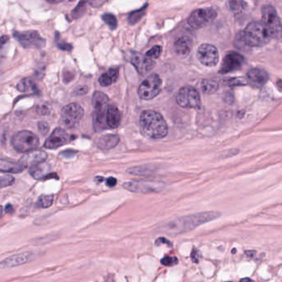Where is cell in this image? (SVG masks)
<instances>
[{
  "label": "cell",
  "instance_id": "obj_31",
  "mask_svg": "<svg viewBox=\"0 0 282 282\" xmlns=\"http://www.w3.org/2000/svg\"><path fill=\"white\" fill-rule=\"evenodd\" d=\"M102 19L104 20V23H105L109 29H115L118 26V22H117V19H116L115 16H113V15H110V14H106V15H103Z\"/></svg>",
  "mask_w": 282,
  "mask_h": 282
},
{
  "label": "cell",
  "instance_id": "obj_26",
  "mask_svg": "<svg viewBox=\"0 0 282 282\" xmlns=\"http://www.w3.org/2000/svg\"><path fill=\"white\" fill-rule=\"evenodd\" d=\"M17 88L20 92L24 93H38V89L35 84L29 80V79H24L17 85Z\"/></svg>",
  "mask_w": 282,
  "mask_h": 282
},
{
  "label": "cell",
  "instance_id": "obj_37",
  "mask_svg": "<svg viewBox=\"0 0 282 282\" xmlns=\"http://www.w3.org/2000/svg\"><path fill=\"white\" fill-rule=\"evenodd\" d=\"M162 264L164 266H174L178 262V259L176 256H165L164 258L162 259Z\"/></svg>",
  "mask_w": 282,
  "mask_h": 282
},
{
  "label": "cell",
  "instance_id": "obj_16",
  "mask_svg": "<svg viewBox=\"0 0 282 282\" xmlns=\"http://www.w3.org/2000/svg\"><path fill=\"white\" fill-rule=\"evenodd\" d=\"M130 62L135 66L137 72L141 75H145L150 72L156 64L154 60L149 59L145 55L143 56L140 53L132 54L130 58Z\"/></svg>",
  "mask_w": 282,
  "mask_h": 282
},
{
  "label": "cell",
  "instance_id": "obj_19",
  "mask_svg": "<svg viewBox=\"0 0 282 282\" xmlns=\"http://www.w3.org/2000/svg\"><path fill=\"white\" fill-rule=\"evenodd\" d=\"M250 84L254 87L261 88L263 86L269 79L267 72L262 69L254 68L250 70L247 74Z\"/></svg>",
  "mask_w": 282,
  "mask_h": 282
},
{
  "label": "cell",
  "instance_id": "obj_34",
  "mask_svg": "<svg viewBox=\"0 0 282 282\" xmlns=\"http://www.w3.org/2000/svg\"><path fill=\"white\" fill-rule=\"evenodd\" d=\"M85 0H82V1L76 6L75 10L72 11V16H73L74 19H77V18L81 16V15L84 14L85 10Z\"/></svg>",
  "mask_w": 282,
  "mask_h": 282
},
{
  "label": "cell",
  "instance_id": "obj_17",
  "mask_svg": "<svg viewBox=\"0 0 282 282\" xmlns=\"http://www.w3.org/2000/svg\"><path fill=\"white\" fill-rule=\"evenodd\" d=\"M33 252H24L21 253L15 254L13 256H9L5 260L0 261V269H6V268L15 267V266H21L23 264L27 263L32 261L33 258Z\"/></svg>",
  "mask_w": 282,
  "mask_h": 282
},
{
  "label": "cell",
  "instance_id": "obj_21",
  "mask_svg": "<svg viewBox=\"0 0 282 282\" xmlns=\"http://www.w3.org/2000/svg\"><path fill=\"white\" fill-rule=\"evenodd\" d=\"M192 46H193V42L190 37L181 36L180 38H177V41L175 42V52H177V54L179 56L186 57L187 55L190 54V52H191Z\"/></svg>",
  "mask_w": 282,
  "mask_h": 282
},
{
  "label": "cell",
  "instance_id": "obj_44",
  "mask_svg": "<svg viewBox=\"0 0 282 282\" xmlns=\"http://www.w3.org/2000/svg\"><path fill=\"white\" fill-rule=\"evenodd\" d=\"M8 41H9V37L8 36H2L0 38V49L8 43Z\"/></svg>",
  "mask_w": 282,
  "mask_h": 282
},
{
  "label": "cell",
  "instance_id": "obj_5",
  "mask_svg": "<svg viewBox=\"0 0 282 282\" xmlns=\"http://www.w3.org/2000/svg\"><path fill=\"white\" fill-rule=\"evenodd\" d=\"M12 145L17 152L26 153L39 146V138L33 132L24 130L13 136Z\"/></svg>",
  "mask_w": 282,
  "mask_h": 282
},
{
  "label": "cell",
  "instance_id": "obj_2",
  "mask_svg": "<svg viewBox=\"0 0 282 282\" xmlns=\"http://www.w3.org/2000/svg\"><path fill=\"white\" fill-rule=\"evenodd\" d=\"M219 216H220V214L215 211L199 213V214L183 217L175 221L171 222L167 225L165 226L163 228H164V231L167 233L178 234V233L192 230L203 223L214 220Z\"/></svg>",
  "mask_w": 282,
  "mask_h": 282
},
{
  "label": "cell",
  "instance_id": "obj_35",
  "mask_svg": "<svg viewBox=\"0 0 282 282\" xmlns=\"http://www.w3.org/2000/svg\"><path fill=\"white\" fill-rule=\"evenodd\" d=\"M228 85L230 86H238V85H247V80H245L243 78H233L227 80Z\"/></svg>",
  "mask_w": 282,
  "mask_h": 282
},
{
  "label": "cell",
  "instance_id": "obj_43",
  "mask_svg": "<svg viewBox=\"0 0 282 282\" xmlns=\"http://www.w3.org/2000/svg\"><path fill=\"white\" fill-rule=\"evenodd\" d=\"M60 49L64 50V51H71L72 49V46L68 44V43H61L58 45Z\"/></svg>",
  "mask_w": 282,
  "mask_h": 282
},
{
  "label": "cell",
  "instance_id": "obj_48",
  "mask_svg": "<svg viewBox=\"0 0 282 282\" xmlns=\"http://www.w3.org/2000/svg\"><path fill=\"white\" fill-rule=\"evenodd\" d=\"M95 180H96L97 181H99H99H103V180H104V179L102 178V177H96V179H95Z\"/></svg>",
  "mask_w": 282,
  "mask_h": 282
},
{
  "label": "cell",
  "instance_id": "obj_45",
  "mask_svg": "<svg viewBox=\"0 0 282 282\" xmlns=\"http://www.w3.org/2000/svg\"><path fill=\"white\" fill-rule=\"evenodd\" d=\"M38 112H39L40 114H47L49 111H48L47 107H46V106H42L40 108V111L38 110Z\"/></svg>",
  "mask_w": 282,
  "mask_h": 282
},
{
  "label": "cell",
  "instance_id": "obj_49",
  "mask_svg": "<svg viewBox=\"0 0 282 282\" xmlns=\"http://www.w3.org/2000/svg\"><path fill=\"white\" fill-rule=\"evenodd\" d=\"M242 281H243V280H249V281H251V279H249V278H244V279H242Z\"/></svg>",
  "mask_w": 282,
  "mask_h": 282
},
{
  "label": "cell",
  "instance_id": "obj_25",
  "mask_svg": "<svg viewBox=\"0 0 282 282\" xmlns=\"http://www.w3.org/2000/svg\"><path fill=\"white\" fill-rule=\"evenodd\" d=\"M118 75H119V70L118 67L110 68L99 77V84L104 87L113 85V83L116 82V80H118Z\"/></svg>",
  "mask_w": 282,
  "mask_h": 282
},
{
  "label": "cell",
  "instance_id": "obj_24",
  "mask_svg": "<svg viewBox=\"0 0 282 282\" xmlns=\"http://www.w3.org/2000/svg\"><path fill=\"white\" fill-rule=\"evenodd\" d=\"M50 171H51V166L48 163L43 162V163L32 166L29 170V173L36 180H41V179L47 177Z\"/></svg>",
  "mask_w": 282,
  "mask_h": 282
},
{
  "label": "cell",
  "instance_id": "obj_30",
  "mask_svg": "<svg viewBox=\"0 0 282 282\" xmlns=\"http://www.w3.org/2000/svg\"><path fill=\"white\" fill-rule=\"evenodd\" d=\"M54 200V196L53 195H41L38 200V205L39 207L47 209L52 206Z\"/></svg>",
  "mask_w": 282,
  "mask_h": 282
},
{
  "label": "cell",
  "instance_id": "obj_18",
  "mask_svg": "<svg viewBox=\"0 0 282 282\" xmlns=\"http://www.w3.org/2000/svg\"><path fill=\"white\" fill-rule=\"evenodd\" d=\"M47 153L44 151L33 150L24 154V157L21 158L20 163L24 165V167H32L38 163L46 162L47 159Z\"/></svg>",
  "mask_w": 282,
  "mask_h": 282
},
{
  "label": "cell",
  "instance_id": "obj_27",
  "mask_svg": "<svg viewBox=\"0 0 282 282\" xmlns=\"http://www.w3.org/2000/svg\"><path fill=\"white\" fill-rule=\"evenodd\" d=\"M228 7L235 15H239L247 9V4L244 0H228Z\"/></svg>",
  "mask_w": 282,
  "mask_h": 282
},
{
  "label": "cell",
  "instance_id": "obj_4",
  "mask_svg": "<svg viewBox=\"0 0 282 282\" xmlns=\"http://www.w3.org/2000/svg\"><path fill=\"white\" fill-rule=\"evenodd\" d=\"M108 98L102 92L97 91L94 93L92 99L94 107V125L96 131L108 128L105 122L106 110L108 105Z\"/></svg>",
  "mask_w": 282,
  "mask_h": 282
},
{
  "label": "cell",
  "instance_id": "obj_23",
  "mask_svg": "<svg viewBox=\"0 0 282 282\" xmlns=\"http://www.w3.org/2000/svg\"><path fill=\"white\" fill-rule=\"evenodd\" d=\"M25 169H26V167L21 163H15L13 161L6 160V159H0V172L17 174V173L24 172Z\"/></svg>",
  "mask_w": 282,
  "mask_h": 282
},
{
  "label": "cell",
  "instance_id": "obj_13",
  "mask_svg": "<svg viewBox=\"0 0 282 282\" xmlns=\"http://www.w3.org/2000/svg\"><path fill=\"white\" fill-rule=\"evenodd\" d=\"M197 58L204 66L213 67L216 66L219 61V51L214 45L205 43L199 47Z\"/></svg>",
  "mask_w": 282,
  "mask_h": 282
},
{
  "label": "cell",
  "instance_id": "obj_51",
  "mask_svg": "<svg viewBox=\"0 0 282 282\" xmlns=\"http://www.w3.org/2000/svg\"><path fill=\"white\" fill-rule=\"evenodd\" d=\"M69 1H71V2H73V1H75V0H69Z\"/></svg>",
  "mask_w": 282,
  "mask_h": 282
},
{
  "label": "cell",
  "instance_id": "obj_42",
  "mask_svg": "<svg viewBox=\"0 0 282 282\" xmlns=\"http://www.w3.org/2000/svg\"><path fill=\"white\" fill-rule=\"evenodd\" d=\"M106 184H107V186H108V187H113V186H115L116 184H117V180H116L115 178H113V177H109V178L107 179Z\"/></svg>",
  "mask_w": 282,
  "mask_h": 282
},
{
  "label": "cell",
  "instance_id": "obj_8",
  "mask_svg": "<svg viewBox=\"0 0 282 282\" xmlns=\"http://www.w3.org/2000/svg\"><path fill=\"white\" fill-rule=\"evenodd\" d=\"M177 102L179 105L186 108H197L201 105L199 92L191 86H185L179 90Z\"/></svg>",
  "mask_w": 282,
  "mask_h": 282
},
{
  "label": "cell",
  "instance_id": "obj_20",
  "mask_svg": "<svg viewBox=\"0 0 282 282\" xmlns=\"http://www.w3.org/2000/svg\"><path fill=\"white\" fill-rule=\"evenodd\" d=\"M121 122V113L114 104H108L106 110L105 122L108 128H116Z\"/></svg>",
  "mask_w": 282,
  "mask_h": 282
},
{
  "label": "cell",
  "instance_id": "obj_50",
  "mask_svg": "<svg viewBox=\"0 0 282 282\" xmlns=\"http://www.w3.org/2000/svg\"><path fill=\"white\" fill-rule=\"evenodd\" d=\"M3 214V208L0 206V217L2 216Z\"/></svg>",
  "mask_w": 282,
  "mask_h": 282
},
{
  "label": "cell",
  "instance_id": "obj_11",
  "mask_svg": "<svg viewBox=\"0 0 282 282\" xmlns=\"http://www.w3.org/2000/svg\"><path fill=\"white\" fill-rule=\"evenodd\" d=\"M14 37L25 48H43L46 45L44 38L36 31L15 32Z\"/></svg>",
  "mask_w": 282,
  "mask_h": 282
},
{
  "label": "cell",
  "instance_id": "obj_41",
  "mask_svg": "<svg viewBox=\"0 0 282 282\" xmlns=\"http://www.w3.org/2000/svg\"><path fill=\"white\" fill-rule=\"evenodd\" d=\"M223 99L228 104H232L234 101V98H233L232 93H226L225 95L223 97Z\"/></svg>",
  "mask_w": 282,
  "mask_h": 282
},
{
  "label": "cell",
  "instance_id": "obj_28",
  "mask_svg": "<svg viewBox=\"0 0 282 282\" xmlns=\"http://www.w3.org/2000/svg\"><path fill=\"white\" fill-rule=\"evenodd\" d=\"M156 168L153 166H141V167H135L127 170V173L132 175H137V176H144V175L152 174L155 172Z\"/></svg>",
  "mask_w": 282,
  "mask_h": 282
},
{
  "label": "cell",
  "instance_id": "obj_22",
  "mask_svg": "<svg viewBox=\"0 0 282 282\" xmlns=\"http://www.w3.org/2000/svg\"><path fill=\"white\" fill-rule=\"evenodd\" d=\"M119 143V136L115 134H107L97 140V147L101 150H110Z\"/></svg>",
  "mask_w": 282,
  "mask_h": 282
},
{
  "label": "cell",
  "instance_id": "obj_39",
  "mask_svg": "<svg viewBox=\"0 0 282 282\" xmlns=\"http://www.w3.org/2000/svg\"><path fill=\"white\" fill-rule=\"evenodd\" d=\"M200 257H201V254L198 251V250L195 249L191 254V258H192V261L195 263H198L199 261H200Z\"/></svg>",
  "mask_w": 282,
  "mask_h": 282
},
{
  "label": "cell",
  "instance_id": "obj_46",
  "mask_svg": "<svg viewBox=\"0 0 282 282\" xmlns=\"http://www.w3.org/2000/svg\"><path fill=\"white\" fill-rule=\"evenodd\" d=\"M5 211L7 212V213H13V212H14V208H13L12 205H8L7 206H6Z\"/></svg>",
  "mask_w": 282,
  "mask_h": 282
},
{
  "label": "cell",
  "instance_id": "obj_36",
  "mask_svg": "<svg viewBox=\"0 0 282 282\" xmlns=\"http://www.w3.org/2000/svg\"><path fill=\"white\" fill-rule=\"evenodd\" d=\"M15 179L13 177H3L0 178V188H5L12 186L15 183Z\"/></svg>",
  "mask_w": 282,
  "mask_h": 282
},
{
  "label": "cell",
  "instance_id": "obj_15",
  "mask_svg": "<svg viewBox=\"0 0 282 282\" xmlns=\"http://www.w3.org/2000/svg\"><path fill=\"white\" fill-rule=\"evenodd\" d=\"M70 139L71 136L66 131L61 127H57L47 139V141L45 142L44 148L47 149H57L66 145L70 141Z\"/></svg>",
  "mask_w": 282,
  "mask_h": 282
},
{
  "label": "cell",
  "instance_id": "obj_29",
  "mask_svg": "<svg viewBox=\"0 0 282 282\" xmlns=\"http://www.w3.org/2000/svg\"><path fill=\"white\" fill-rule=\"evenodd\" d=\"M201 89L202 91L206 94H212L215 93V92L219 89V84L216 82L215 80H202L201 83Z\"/></svg>",
  "mask_w": 282,
  "mask_h": 282
},
{
  "label": "cell",
  "instance_id": "obj_40",
  "mask_svg": "<svg viewBox=\"0 0 282 282\" xmlns=\"http://www.w3.org/2000/svg\"><path fill=\"white\" fill-rule=\"evenodd\" d=\"M88 91H89V89L86 86H80V87H78L77 89H75V94H76V95H83V94H86Z\"/></svg>",
  "mask_w": 282,
  "mask_h": 282
},
{
  "label": "cell",
  "instance_id": "obj_1",
  "mask_svg": "<svg viewBox=\"0 0 282 282\" xmlns=\"http://www.w3.org/2000/svg\"><path fill=\"white\" fill-rule=\"evenodd\" d=\"M143 135L152 139L163 138L168 134V126L163 115L153 110H145L140 116Z\"/></svg>",
  "mask_w": 282,
  "mask_h": 282
},
{
  "label": "cell",
  "instance_id": "obj_47",
  "mask_svg": "<svg viewBox=\"0 0 282 282\" xmlns=\"http://www.w3.org/2000/svg\"><path fill=\"white\" fill-rule=\"evenodd\" d=\"M47 2L51 3V4H58L63 1V0H47Z\"/></svg>",
  "mask_w": 282,
  "mask_h": 282
},
{
  "label": "cell",
  "instance_id": "obj_12",
  "mask_svg": "<svg viewBox=\"0 0 282 282\" xmlns=\"http://www.w3.org/2000/svg\"><path fill=\"white\" fill-rule=\"evenodd\" d=\"M84 116V109L78 104H68L61 110V120L67 127H74Z\"/></svg>",
  "mask_w": 282,
  "mask_h": 282
},
{
  "label": "cell",
  "instance_id": "obj_14",
  "mask_svg": "<svg viewBox=\"0 0 282 282\" xmlns=\"http://www.w3.org/2000/svg\"><path fill=\"white\" fill-rule=\"evenodd\" d=\"M245 58L238 52H230L226 55L222 63L221 68L219 72L221 74H227L238 71L244 63Z\"/></svg>",
  "mask_w": 282,
  "mask_h": 282
},
{
  "label": "cell",
  "instance_id": "obj_6",
  "mask_svg": "<svg viewBox=\"0 0 282 282\" xmlns=\"http://www.w3.org/2000/svg\"><path fill=\"white\" fill-rule=\"evenodd\" d=\"M163 86V80L157 74H152L144 80L138 88V95L144 100H150L158 96Z\"/></svg>",
  "mask_w": 282,
  "mask_h": 282
},
{
  "label": "cell",
  "instance_id": "obj_10",
  "mask_svg": "<svg viewBox=\"0 0 282 282\" xmlns=\"http://www.w3.org/2000/svg\"><path fill=\"white\" fill-rule=\"evenodd\" d=\"M123 188L135 193L149 194L159 192L164 188L162 181H130L123 185Z\"/></svg>",
  "mask_w": 282,
  "mask_h": 282
},
{
  "label": "cell",
  "instance_id": "obj_7",
  "mask_svg": "<svg viewBox=\"0 0 282 282\" xmlns=\"http://www.w3.org/2000/svg\"><path fill=\"white\" fill-rule=\"evenodd\" d=\"M261 22L270 31L272 38H280L281 35V23L276 10L270 5H266L261 10Z\"/></svg>",
  "mask_w": 282,
  "mask_h": 282
},
{
  "label": "cell",
  "instance_id": "obj_33",
  "mask_svg": "<svg viewBox=\"0 0 282 282\" xmlns=\"http://www.w3.org/2000/svg\"><path fill=\"white\" fill-rule=\"evenodd\" d=\"M162 52H163L162 47L161 46H155L152 49L149 50V52L145 54V56L149 59H158V57H160L161 54H162Z\"/></svg>",
  "mask_w": 282,
  "mask_h": 282
},
{
  "label": "cell",
  "instance_id": "obj_9",
  "mask_svg": "<svg viewBox=\"0 0 282 282\" xmlns=\"http://www.w3.org/2000/svg\"><path fill=\"white\" fill-rule=\"evenodd\" d=\"M217 16V13L214 9H199L194 11L189 17L188 24L194 29H200L207 26Z\"/></svg>",
  "mask_w": 282,
  "mask_h": 282
},
{
  "label": "cell",
  "instance_id": "obj_38",
  "mask_svg": "<svg viewBox=\"0 0 282 282\" xmlns=\"http://www.w3.org/2000/svg\"><path fill=\"white\" fill-rule=\"evenodd\" d=\"M38 127L39 132L43 134V136L47 135V132H49V124L47 122H45V121H41V122H38Z\"/></svg>",
  "mask_w": 282,
  "mask_h": 282
},
{
  "label": "cell",
  "instance_id": "obj_3",
  "mask_svg": "<svg viewBox=\"0 0 282 282\" xmlns=\"http://www.w3.org/2000/svg\"><path fill=\"white\" fill-rule=\"evenodd\" d=\"M240 40L245 46L261 47L267 44L272 39L270 31L262 22H252L247 25L244 32L240 33Z\"/></svg>",
  "mask_w": 282,
  "mask_h": 282
},
{
  "label": "cell",
  "instance_id": "obj_32",
  "mask_svg": "<svg viewBox=\"0 0 282 282\" xmlns=\"http://www.w3.org/2000/svg\"><path fill=\"white\" fill-rule=\"evenodd\" d=\"M146 11V7H144L141 10L135 11V12L131 13L128 17V21L129 24H134L136 22H138L141 19L142 17L144 16Z\"/></svg>",
  "mask_w": 282,
  "mask_h": 282
}]
</instances>
